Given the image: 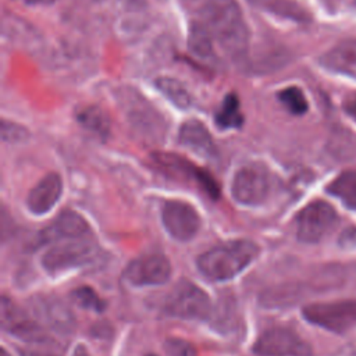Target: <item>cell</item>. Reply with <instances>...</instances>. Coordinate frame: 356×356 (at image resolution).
I'll list each match as a JSON object with an SVG mask.
<instances>
[{
	"mask_svg": "<svg viewBox=\"0 0 356 356\" xmlns=\"http://www.w3.org/2000/svg\"><path fill=\"white\" fill-rule=\"evenodd\" d=\"M214 46L228 57L241 58L249 44V29L236 0H207L200 21Z\"/></svg>",
	"mask_w": 356,
	"mask_h": 356,
	"instance_id": "1",
	"label": "cell"
},
{
	"mask_svg": "<svg viewBox=\"0 0 356 356\" xmlns=\"http://www.w3.org/2000/svg\"><path fill=\"white\" fill-rule=\"evenodd\" d=\"M257 253L259 248L252 241H231L202 253L197 259V268L211 281H225L245 270Z\"/></svg>",
	"mask_w": 356,
	"mask_h": 356,
	"instance_id": "2",
	"label": "cell"
},
{
	"mask_svg": "<svg viewBox=\"0 0 356 356\" xmlns=\"http://www.w3.org/2000/svg\"><path fill=\"white\" fill-rule=\"evenodd\" d=\"M164 313L184 320H204L211 313L210 298L195 284L181 281L167 296Z\"/></svg>",
	"mask_w": 356,
	"mask_h": 356,
	"instance_id": "3",
	"label": "cell"
},
{
	"mask_svg": "<svg viewBox=\"0 0 356 356\" xmlns=\"http://www.w3.org/2000/svg\"><path fill=\"white\" fill-rule=\"evenodd\" d=\"M302 314L310 324L331 332L343 334L356 328V300L307 305Z\"/></svg>",
	"mask_w": 356,
	"mask_h": 356,
	"instance_id": "4",
	"label": "cell"
},
{
	"mask_svg": "<svg viewBox=\"0 0 356 356\" xmlns=\"http://www.w3.org/2000/svg\"><path fill=\"white\" fill-rule=\"evenodd\" d=\"M337 222L335 209L324 200H314L296 216V236L303 243H317L334 229Z\"/></svg>",
	"mask_w": 356,
	"mask_h": 356,
	"instance_id": "5",
	"label": "cell"
},
{
	"mask_svg": "<svg viewBox=\"0 0 356 356\" xmlns=\"http://www.w3.org/2000/svg\"><path fill=\"white\" fill-rule=\"evenodd\" d=\"M270 188L268 171L260 164H246L235 172L231 193L239 204L257 206L267 199Z\"/></svg>",
	"mask_w": 356,
	"mask_h": 356,
	"instance_id": "6",
	"label": "cell"
},
{
	"mask_svg": "<svg viewBox=\"0 0 356 356\" xmlns=\"http://www.w3.org/2000/svg\"><path fill=\"white\" fill-rule=\"evenodd\" d=\"M96 257L95 246L85 239H70L50 248L42 257L43 267L50 273H60L90 263Z\"/></svg>",
	"mask_w": 356,
	"mask_h": 356,
	"instance_id": "7",
	"label": "cell"
},
{
	"mask_svg": "<svg viewBox=\"0 0 356 356\" xmlns=\"http://www.w3.org/2000/svg\"><path fill=\"white\" fill-rule=\"evenodd\" d=\"M260 356H312V348L298 334L284 327L264 331L254 343Z\"/></svg>",
	"mask_w": 356,
	"mask_h": 356,
	"instance_id": "8",
	"label": "cell"
},
{
	"mask_svg": "<svg viewBox=\"0 0 356 356\" xmlns=\"http://www.w3.org/2000/svg\"><path fill=\"white\" fill-rule=\"evenodd\" d=\"M161 221L165 231L182 242L192 239L200 228L197 211L182 200H167L161 207Z\"/></svg>",
	"mask_w": 356,
	"mask_h": 356,
	"instance_id": "9",
	"label": "cell"
},
{
	"mask_svg": "<svg viewBox=\"0 0 356 356\" xmlns=\"http://www.w3.org/2000/svg\"><path fill=\"white\" fill-rule=\"evenodd\" d=\"M170 275V261L161 254L139 257L131 261L124 271V280L132 286L161 285L168 281Z\"/></svg>",
	"mask_w": 356,
	"mask_h": 356,
	"instance_id": "10",
	"label": "cell"
},
{
	"mask_svg": "<svg viewBox=\"0 0 356 356\" xmlns=\"http://www.w3.org/2000/svg\"><path fill=\"white\" fill-rule=\"evenodd\" d=\"M153 161L167 175L174 178H191L196 181L210 197H218V185L214 178L209 175L207 171L188 163L184 157L170 153H156L153 154Z\"/></svg>",
	"mask_w": 356,
	"mask_h": 356,
	"instance_id": "11",
	"label": "cell"
},
{
	"mask_svg": "<svg viewBox=\"0 0 356 356\" xmlns=\"http://www.w3.org/2000/svg\"><path fill=\"white\" fill-rule=\"evenodd\" d=\"M63 179L60 174L49 172L29 191L26 196V207L32 214H46L60 200Z\"/></svg>",
	"mask_w": 356,
	"mask_h": 356,
	"instance_id": "12",
	"label": "cell"
},
{
	"mask_svg": "<svg viewBox=\"0 0 356 356\" xmlns=\"http://www.w3.org/2000/svg\"><path fill=\"white\" fill-rule=\"evenodd\" d=\"M1 323L6 331L24 341L39 342L44 339L40 325L31 320L7 298H3L1 300Z\"/></svg>",
	"mask_w": 356,
	"mask_h": 356,
	"instance_id": "13",
	"label": "cell"
},
{
	"mask_svg": "<svg viewBox=\"0 0 356 356\" xmlns=\"http://www.w3.org/2000/svg\"><path fill=\"white\" fill-rule=\"evenodd\" d=\"M89 232L86 220L72 210H64L58 217L39 234V243L61 239H82Z\"/></svg>",
	"mask_w": 356,
	"mask_h": 356,
	"instance_id": "14",
	"label": "cell"
},
{
	"mask_svg": "<svg viewBox=\"0 0 356 356\" xmlns=\"http://www.w3.org/2000/svg\"><path fill=\"white\" fill-rule=\"evenodd\" d=\"M178 142L202 157L214 159L217 156V147L209 129L197 120H188L181 125Z\"/></svg>",
	"mask_w": 356,
	"mask_h": 356,
	"instance_id": "15",
	"label": "cell"
},
{
	"mask_svg": "<svg viewBox=\"0 0 356 356\" xmlns=\"http://www.w3.org/2000/svg\"><path fill=\"white\" fill-rule=\"evenodd\" d=\"M318 63L328 71L356 79V39L335 44L320 56Z\"/></svg>",
	"mask_w": 356,
	"mask_h": 356,
	"instance_id": "16",
	"label": "cell"
},
{
	"mask_svg": "<svg viewBox=\"0 0 356 356\" xmlns=\"http://www.w3.org/2000/svg\"><path fill=\"white\" fill-rule=\"evenodd\" d=\"M33 309L36 314L54 331H60L63 334L71 332L75 323L74 316L68 310V307L57 298H40L33 302Z\"/></svg>",
	"mask_w": 356,
	"mask_h": 356,
	"instance_id": "17",
	"label": "cell"
},
{
	"mask_svg": "<svg viewBox=\"0 0 356 356\" xmlns=\"http://www.w3.org/2000/svg\"><path fill=\"white\" fill-rule=\"evenodd\" d=\"M327 192L339 199L345 207L356 210V168L341 172L328 184Z\"/></svg>",
	"mask_w": 356,
	"mask_h": 356,
	"instance_id": "18",
	"label": "cell"
},
{
	"mask_svg": "<svg viewBox=\"0 0 356 356\" xmlns=\"http://www.w3.org/2000/svg\"><path fill=\"white\" fill-rule=\"evenodd\" d=\"M216 124L221 129H234L243 125V114L241 111L239 99L235 93H229L221 102L216 111Z\"/></svg>",
	"mask_w": 356,
	"mask_h": 356,
	"instance_id": "19",
	"label": "cell"
},
{
	"mask_svg": "<svg viewBox=\"0 0 356 356\" xmlns=\"http://www.w3.org/2000/svg\"><path fill=\"white\" fill-rule=\"evenodd\" d=\"M76 120L83 128L89 129L100 138H106L110 132V120L107 114L96 106H88L79 110Z\"/></svg>",
	"mask_w": 356,
	"mask_h": 356,
	"instance_id": "20",
	"label": "cell"
},
{
	"mask_svg": "<svg viewBox=\"0 0 356 356\" xmlns=\"http://www.w3.org/2000/svg\"><path fill=\"white\" fill-rule=\"evenodd\" d=\"M156 86L177 107L179 108L191 107L192 97L179 81L170 76H161L156 81Z\"/></svg>",
	"mask_w": 356,
	"mask_h": 356,
	"instance_id": "21",
	"label": "cell"
},
{
	"mask_svg": "<svg viewBox=\"0 0 356 356\" xmlns=\"http://www.w3.org/2000/svg\"><path fill=\"white\" fill-rule=\"evenodd\" d=\"M280 102L293 115H302L307 111L309 104L303 92L298 86H288L278 92Z\"/></svg>",
	"mask_w": 356,
	"mask_h": 356,
	"instance_id": "22",
	"label": "cell"
},
{
	"mask_svg": "<svg viewBox=\"0 0 356 356\" xmlns=\"http://www.w3.org/2000/svg\"><path fill=\"white\" fill-rule=\"evenodd\" d=\"M72 299L82 309L93 310V312H97V313H100L104 309L103 300L97 296V293L92 288H88V286L76 288L72 292Z\"/></svg>",
	"mask_w": 356,
	"mask_h": 356,
	"instance_id": "23",
	"label": "cell"
},
{
	"mask_svg": "<svg viewBox=\"0 0 356 356\" xmlns=\"http://www.w3.org/2000/svg\"><path fill=\"white\" fill-rule=\"evenodd\" d=\"M28 136H29V132L26 131V128L21 127L15 122L3 120V122H1V139L4 142L17 143V142L25 140Z\"/></svg>",
	"mask_w": 356,
	"mask_h": 356,
	"instance_id": "24",
	"label": "cell"
},
{
	"mask_svg": "<svg viewBox=\"0 0 356 356\" xmlns=\"http://www.w3.org/2000/svg\"><path fill=\"white\" fill-rule=\"evenodd\" d=\"M164 349L170 356H196L195 348L189 342L178 338H171L165 341Z\"/></svg>",
	"mask_w": 356,
	"mask_h": 356,
	"instance_id": "25",
	"label": "cell"
},
{
	"mask_svg": "<svg viewBox=\"0 0 356 356\" xmlns=\"http://www.w3.org/2000/svg\"><path fill=\"white\" fill-rule=\"evenodd\" d=\"M343 111L356 122V93H349L342 103Z\"/></svg>",
	"mask_w": 356,
	"mask_h": 356,
	"instance_id": "26",
	"label": "cell"
},
{
	"mask_svg": "<svg viewBox=\"0 0 356 356\" xmlns=\"http://www.w3.org/2000/svg\"><path fill=\"white\" fill-rule=\"evenodd\" d=\"M334 356H356V339L338 349Z\"/></svg>",
	"mask_w": 356,
	"mask_h": 356,
	"instance_id": "27",
	"label": "cell"
},
{
	"mask_svg": "<svg viewBox=\"0 0 356 356\" xmlns=\"http://www.w3.org/2000/svg\"><path fill=\"white\" fill-rule=\"evenodd\" d=\"M26 6H47L51 4L54 0H18Z\"/></svg>",
	"mask_w": 356,
	"mask_h": 356,
	"instance_id": "28",
	"label": "cell"
},
{
	"mask_svg": "<svg viewBox=\"0 0 356 356\" xmlns=\"http://www.w3.org/2000/svg\"><path fill=\"white\" fill-rule=\"evenodd\" d=\"M19 355H21V356H53V355H49V353L32 350V349H21V350H19Z\"/></svg>",
	"mask_w": 356,
	"mask_h": 356,
	"instance_id": "29",
	"label": "cell"
},
{
	"mask_svg": "<svg viewBox=\"0 0 356 356\" xmlns=\"http://www.w3.org/2000/svg\"><path fill=\"white\" fill-rule=\"evenodd\" d=\"M72 356H92V355L86 350V348H85L83 345H78V346L75 348Z\"/></svg>",
	"mask_w": 356,
	"mask_h": 356,
	"instance_id": "30",
	"label": "cell"
},
{
	"mask_svg": "<svg viewBox=\"0 0 356 356\" xmlns=\"http://www.w3.org/2000/svg\"><path fill=\"white\" fill-rule=\"evenodd\" d=\"M3 356H8V355H7V353L3 350Z\"/></svg>",
	"mask_w": 356,
	"mask_h": 356,
	"instance_id": "31",
	"label": "cell"
},
{
	"mask_svg": "<svg viewBox=\"0 0 356 356\" xmlns=\"http://www.w3.org/2000/svg\"><path fill=\"white\" fill-rule=\"evenodd\" d=\"M355 6H356V0H355Z\"/></svg>",
	"mask_w": 356,
	"mask_h": 356,
	"instance_id": "32",
	"label": "cell"
},
{
	"mask_svg": "<svg viewBox=\"0 0 356 356\" xmlns=\"http://www.w3.org/2000/svg\"><path fill=\"white\" fill-rule=\"evenodd\" d=\"M147 356H153V355H147Z\"/></svg>",
	"mask_w": 356,
	"mask_h": 356,
	"instance_id": "33",
	"label": "cell"
}]
</instances>
